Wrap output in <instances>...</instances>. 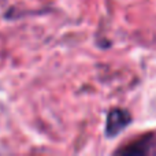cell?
Returning a JSON list of instances; mask_svg holds the SVG:
<instances>
[{
	"label": "cell",
	"mask_w": 156,
	"mask_h": 156,
	"mask_svg": "<svg viewBox=\"0 0 156 156\" xmlns=\"http://www.w3.org/2000/svg\"><path fill=\"white\" fill-rule=\"evenodd\" d=\"M132 123V115L127 110L123 108H112L110 112L107 114V119H105V137L114 138L123 132L129 125Z\"/></svg>",
	"instance_id": "obj_1"
},
{
	"label": "cell",
	"mask_w": 156,
	"mask_h": 156,
	"mask_svg": "<svg viewBox=\"0 0 156 156\" xmlns=\"http://www.w3.org/2000/svg\"><path fill=\"white\" fill-rule=\"evenodd\" d=\"M152 143H154V134H145L143 137L134 140L133 143L127 144L126 147H122L115 154L122 155H145L151 151Z\"/></svg>",
	"instance_id": "obj_2"
}]
</instances>
